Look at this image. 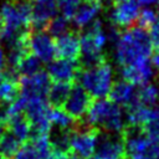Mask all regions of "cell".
Returning <instances> with one entry per match:
<instances>
[{"instance_id":"cell-36","label":"cell","mask_w":159,"mask_h":159,"mask_svg":"<svg viewBox=\"0 0 159 159\" xmlns=\"http://www.w3.org/2000/svg\"><path fill=\"white\" fill-rule=\"evenodd\" d=\"M157 2H158V6H157V11L155 12H157V16H159V0Z\"/></svg>"},{"instance_id":"cell-4","label":"cell","mask_w":159,"mask_h":159,"mask_svg":"<svg viewBox=\"0 0 159 159\" xmlns=\"http://www.w3.org/2000/svg\"><path fill=\"white\" fill-rule=\"evenodd\" d=\"M123 144L129 159H159V140L149 138L140 127H130Z\"/></svg>"},{"instance_id":"cell-17","label":"cell","mask_w":159,"mask_h":159,"mask_svg":"<svg viewBox=\"0 0 159 159\" xmlns=\"http://www.w3.org/2000/svg\"><path fill=\"white\" fill-rule=\"evenodd\" d=\"M102 7H103L102 2L98 0H81L71 19L76 26V30L81 32V30L86 25H88L92 20H94V17L97 16V14L101 11Z\"/></svg>"},{"instance_id":"cell-15","label":"cell","mask_w":159,"mask_h":159,"mask_svg":"<svg viewBox=\"0 0 159 159\" xmlns=\"http://www.w3.org/2000/svg\"><path fill=\"white\" fill-rule=\"evenodd\" d=\"M120 73H122V80L134 86H140L149 82V80L153 76V67L152 63L149 62V58H144L129 66L122 67Z\"/></svg>"},{"instance_id":"cell-3","label":"cell","mask_w":159,"mask_h":159,"mask_svg":"<svg viewBox=\"0 0 159 159\" xmlns=\"http://www.w3.org/2000/svg\"><path fill=\"white\" fill-rule=\"evenodd\" d=\"M80 84L91 94L92 98H104L112 86V66L108 61L89 68L78 70L77 78Z\"/></svg>"},{"instance_id":"cell-2","label":"cell","mask_w":159,"mask_h":159,"mask_svg":"<svg viewBox=\"0 0 159 159\" xmlns=\"http://www.w3.org/2000/svg\"><path fill=\"white\" fill-rule=\"evenodd\" d=\"M87 125L101 128L109 134H119L125 129V116L120 106L109 98H93L84 116Z\"/></svg>"},{"instance_id":"cell-34","label":"cell","mask_w":159,"mask_h":159,"mask_svg":"<svg viewBox=\"0 0 159 159\" xmlns=\"http://www.w3.org/2000/svg\"><path fill=\"white\" fill-rule=\"evenodd\" d=\"M4 68V53H2V50L0 47V71Z\"/></svg>"},{"instance_id":"cell-38","label":"cell","mask_w":159,"mask_h":159,"mask_svg":"<svg viewBox=\"0 0 159 159\" xmlns=\"http://www.w3.org/2000/svg\"><path fill=\"white\" fill-rule=\"evenodd\" d=\"M0 159H6V158H5L4 155H1V154H0Z\"/></svg>"},{"instance_id":"cell-27","label":"cell","mask_w":159,"mask_h":159,"mask_svg":"<svg viewBox=\"0 0 159 159\" xmlns=\"http://www.w3.org/2000/svg\"><path fill=\"white\" fill-rule=\"evenodd\" d=\"M142 129L145 132V134L149 138L154 140H159V108H152L149 119L142 127Z\"/></svg>"},{"instance_id":"cell-18","label":"cell","mask_w":159,"mask_h":159,"mask_svg":"<svg viewBox=\"0 0 159 159\" xmlns=\"http://www.w3.org/2000/svg\"><path fill=\"white\" fill-rule=\"evenodd\" d=\"M6 128L21 144L27 142L31 137V124L24 113L11 116L6 122Z\"/></svg>"},{"instance_id":"cell-25","label":"cell","mask_w":159,"mask_h":159,"mask_svg":"<svg viewBox=\"0 0 159 159\" xmlns=\"http://www.w3.org/2000/svg\"><path fill=\"white\" fill-rule=\"evenodd\" d=\"M21 145V143L7 130H5V133L1 135L0 138V154L4 155L6 159H9Z\"/></svg>"},{"instance_id":"cell-8","label":"cell","mask_w":159,"mask_h":159,"mask_svg":"<svg viewBox=\"0 0 159 159\" xmlns=\"http://www.w3.org/2000/svg\"><path fill=\"white\" fill-rule=\"evenodd\" d=\"M91 94L80 84V83H73L71 87V91L62 104V108L76 120V119H82L84 118L91 102H92Z\"/></svg>"},{"instance_id":"cell-37","label":"cell","mask_w":159,"mask_h":159,"mask_svg":"<svg viewBox=\"0 0 159 159\" xmlns=\"http://www.w3.org/2000/svg\"><path fill=\"white\" fill-rule=\"evenodd\" d=\"M0 29H1V11H0Z\"/></svg>"},{"instance_id":"cell-32","label":"cell","mask_w":159,"mask_h":159,"mask_svg":"<svg viewBox=\"0 0 159 159\" xmlns=\"http://www.w3.org/2000/svg\"><path fill=\"white\" fill-rule=\"evenodd\" d=\"M152 65L159 71V51H155L154 56L152 57Z\"/></svg>"},{"instance_id":"cell-16","label":"cell","mask_w":159,"mask_h":159,"mask_svg":"<svg viewBox=\"0 0 159 159\" xmlns=\"http://www.w3.org/2000/svg\"><path fill=\"white\" fill-rule=\"evenodd\" d=\"M111 101L117 103L120 107H129L130 104L137 102V89L134 88V84L120 80L112 82L111 89L107 96Z\"/></svg>"},{"instance_id":"cell-35","label":"cell","mask_w":159,"mask_h":159,"mask_svg":"<svg viewBox=\"0 0 159 159\" xmlns=\"http://www.w3.org/2000/svg\"><path fill=\"white\" fill-rule=\"evenodd\" d=\"M5 130H6V124L0 122V138H1V135L5 133Z\"/></svg>"},{"instance_id":"cell-19","label":"cell","mask_w":159,"mask_h":159,"mask_svg":"<svg viewBox=\"0 0 159 159\" xmlns=\"http://www.w3.org/2000/svg\"><path fill=\"white\" fill-rule=\"evenodd\" d=\"M72 84L73 83L71 82H55L50 84L46 94L48 104L52 107H62L71 91Z\"/></svg>"},{"instance_id":"cell-22","label":"cell","mask_w":159,"mask_h":159,"mask_svg":"<svg viewBox=\"0 0 159 159\" xmlns=\"http://www.w3.org/2000/svg\"><path fill=\"white\" fill-rule=\"evenodd\" d=\"M15 70L17 71L20 77L31 76L41 70V60L37 56H35L32 52H30L19 62Z\"/></svg>"},{"instance_id":"cell-7","label":"cell","mask_w":159,"mask_h":159,"mask_svg":"<svg viewBox=\"0 0 159 159\" xmlns=\"http://www.w3.org/2000/svg\"><path fill=\"white\" fill-rule=\"evenodd\" d=\"M98 143V134L94 128L84 127L78 128L75 132L70 133V147L73 155L78 159H88L96 152Z\"/></svg>"},{"instance_id":"cell-12","label":"cell","mask_w":159,"mask_h":159,"mask_svg":"<svg viewBox=\"0 0 159 159\" xmlns=\"http://www.w3.org/2000/svg\"><path fill=\"white\" fill-rule=\"evenodd\" d=\"M57 11V0H31V30L45 31L51 17Z\"/></svg>"},{"instance_id":"cell-39","label":"cell","mask_w":159,"mask_h":159,"mask_svg":"<svg viewBox=\"0 0 159 159\" xmlns=\"http://www.w3.org/2000/svg\"><path fill=\"white\" fill-rule=\"evenodd\" d=\"M158 82H159V76H158Z\"/></svg>"},{"instance_id":"cell-28","label":"cell","mask_w":159,"mask_h":159,"mask_svg":"<svg viewBox=\"0 0 159 159\" xmlns=\"http://www.w3.org/2000/svg\"><path fill=\"white\" fill-rule=\"evenodd\" d=\"M9 159H41V158L37 154V152L34 149L31 143L25 142L19 147V149Z\"/></svg>"},{"instance_id":"cell-9","label":"cell","mask_w":159,"mask_h":159,"mask_svg":"<svg viewBox=\"0 0 159 159\" xmlns=\"http://www.w3.org/2000/svg\"><path fill=\"white\" fill-rule=\"evenodd\" d=\"M51 78L46 71L40 70L39 72L20 77V94L25 98H46Z\"/></svg>"},{"instance_id":"cell-24","label":"cell","mask_w":159,"mask_h":159,"mask_svg":"<svg viewBox=\"0 0 159 159\" xmlns=\"http://www.w3.org/2000/svg\"><path fill=\"white\" fill-rule=\"evenodd\" d=\"M70 25V20L66 19L65 16L60 15V16H53L48 20L46 27H45V31L51 35L52 37H57L65 32H67L68 30H71L68 27Z\"/></svg>"},{"instance_id":"cell-23","label":"cell","mask_w":159,"mask_h":159,"mask_svg":"<svg viewBox=\"0 0 159 159\" xmlns=\"http://www.w3.org/2000/svg\"><path fill=\"white\" fill-rule=\"evenodd\" d=\"M31 145L37 152L41 159L46 158L52 152V145L50 140V133H32L31 137Z\"/></svg>"},{"instance_id":"cell-13","label":"cell","mask_w":159,"mask_h":159,"mask_svg":"<svg viewBox=\"0 0 159 159\" xmlns=\"http://www.w3.org/2000/svg\"><path fill=\"white\" fill-rule=\"evenodd\" d=\"M31 52L42 62H51L56 58L55 40L46 31H32L30 34Z\"/></svg>"},{"instance_id":"cell-29","label":"cell","mask_w":159,"mask_h":159,"mask_svg":"<svg viewBox=\"0 0 159 159\" xmlns=\"http://www.w3.org/2000/svg\"><path fill=\"white\" fill-rule=\"evenodd\" d=\"M157 12L152 9H144L142 11H139L138 17H137V25L140 26L144 30H149V27L157 21Z\"/></svg>"},{"instance_id":"cell-41","label":"cell","mask_w":159,"mask_h":159,"mask_svg":"<svg viewBox=\"0 0 159 159\" xmlns=\"http://www.w3.org/2000/svg\"><path fill=\"white\" fill-rule=\"evenodd\" d=\"M122 159H123V158H122Z\"/></svg>"},{"instance_id":"cell-14","label":"cell","mask_w":159,"mask_h":159,"mask_svg":"<svg viewBox=\"0 0 159 159\" xmlns=\"http://www.w3.org/2000/svg\"><path fill=\"white\" fill-rule=\"evenodd\" d=\"M78 63L77 61L58 58L56 57L47 66V73L50 78L55 82H71L75 83L78 73Z\"/></svg>"},{"instance_id":"cell-33","label":"cell","mask_w":159,"mask_h":159,"mask_svg":"<svg viewBox=\"0 0 159 159\" xmlns=\"http://www.w3.org/2000/svg\"><path fill=\"white\" fill-rule=\"evenodd\" d=\"M138 4H142V5H150V4H154L157 2L158 0H137Z\"/></svg>"},{"instance_id":"cell-20","label":"cell","mask_w":159,"mask_h":159,"mask_svg":"<svg viewBox=\"0 0 159 159\" xmlns=\"http://www.w3.org/2000/svg\"><path fill=\"white\" fill-rule=\"evenodd\" d=\"M50 123L51 128L55 127V129L70 130L75 124V119L62 107H53L50 112Z\"/></svg>"},{"instance_id":"cell-40","label":"cell","mask_w":159,"mask_h":159,"mask_svg":"<svg viewBox=\"0 0 159 159\" xmlns=\"http://www.w3.org/2000/svg\"><path fill=\"white\" fill-rule=\"evenodd\" d=\"M98 1H101V0H98Z\"/></svg>"},{"instance_id":"cell-30","label":"cell","mask_w":159,"mask_h":159,"mask_svg":"<svg viewBox=\"0 0 159 159\" xmlns=\"http://www.w3.org/2000/svg\"><path fill=\"white\" fill-rule=\"evenodd\" d=\"M81 0H57V9H60L62 16L71 20Z\"/></svg>"},{"instance_id":"cell-5","label":"cell","mask_w":159,"mask_h":159,"mask_svg":"<svg viewBox=\"0 0 159 159\" xmlns=\"http://www.w3.org/2000/svg\"><path fill=\"white\" fill-rule=\"evenodd\" d=\"M50 104L45 98H30L26 101L22 113L31 124L32 133H50Z\"/></svg>"},{"instance_id":"cell-10","label":"cell","mask_w":159,"mask_h":159,"mask_svg":"<svg viewBox=\"0 0 159 159\" xmlns=\"http://www.w3.org/2000/svg\"><path fill=\"white\" fill-rule=\"evenodd\" d=\"M81 32L78 30H68L67 32L60 35L55 40L56 57L77 61L81 53Z\"/></svg>"},{"instance_id":"cell-26","label":"cell","mask_w":159,"mask_h":159,"mask_svg":"<svg viewBox=\"0 0 159 159\" xmlns=\"http://www.w3.org/2000/svg\"><path fill=\"white\" fill-rule=\"evenodd\" d=\"M50 140L52 150L65 153L70 147V130L56 129V132L50 134Z\"/></svg>"},{"instance_id":"cell-11","label":"cell","mask_w":159,"mask_h":159,"mask_svg":"<svg viewBox=\"0 0 159 159\" xmlns=\"http://www.w3.org/2000/svg\"><path fill=\"white\" fill-rule=\"evenodd\" d=\"M124 155V144L118 134L106 133L98 137L96 152L88 159H122Z\"/></svg>"},{"instance_id":"cell-21","label":"cell","mask_w":159,"mask_h":159,"mask_svg":"<svg viewBox=\"0 0 159 159\" xmlns=\"http://www.w3.org/2000/svg\"><path fill=\"white\" fill-rule=\"evenodd\" d=\"M159 101V88L154 86L153 83H144L140 84L139 88L137 89V102L147 106V107H153L158 103Z\"/></svg>"},{"instance_id":"cell-31","label":"cell","mask_w":159,"mask_h":159,"mask_svg":"<svg viewBox=\"0 0 159 159\" xmlns=\"http://www.w3.org/2000/svg\"><path fill=\"white\" fill-rule=\"evenodd\" d=\"M149 39L154 51H159V21H155L149 27Z\"/></svg>"},{"instance_id":"cell-6","label":"cell","mask_w":159,"mask_h":159,"mask_svg":"<svg viewBox=\"0 0 159 159\" xmlns=\"http://www.w3.org/2000/svg\"><path fill=\"white\" fill-rule=\"evenodd\" d=\"M107 9V19L109 24L117 26L122 31L135 25L139 14V4L137 0H122L111 2V6Z\"/></svg>"},{"instance_id":"cell-1","label":"cell","mask_w":159,"mask_h":159,"mask_svg":"<svg viewBox=\"0 0 159 159\" xmlns=\"http://www.w3.org/2000/svg\"><path fill=\"white\" fill-rule=\"evenodd\" d=\"M152 51L153 47L148 31L137 24L123 30L117 45L114 46L116 61L120 67L149 58Z\"/></svg>"}]
</instances>
